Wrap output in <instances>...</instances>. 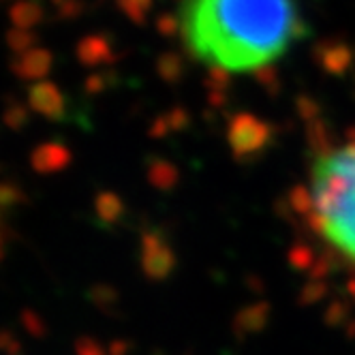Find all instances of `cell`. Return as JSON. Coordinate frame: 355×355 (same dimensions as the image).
Returning <instances> with one entry per match:
<instances>
[{
	"label": "cell",
	"instance_id": "obj_1",
	"mask_svg": "<svg viewBox=\"0 0 355 355\" xmlns=\"http://www.w3.org/2000/svg\"><path fill=\"white\" fill-rule=\"evenodd\" d=\"M178 19L197 60L232 73L278 60L304 35L295 0H182Z\"/></svg>",
	"mask_w": 355,
	"mask_h": 355
},
{
	"label": "cell",
	"instance_id": "obj_2",
	"mask_svg": "<svg viewBox=\"0 0 355 355\" xmlns=\"http://www.w3.org/2000/svg\"><path fill=\"white\" fill-rule=\"evenodd\" d=\"M306 216L315 238L338 261L355 268V135L315 157Z\"/></svg>",
	"mask_w": 355,
	"mask_h": 355
},
{
	"label": "cell",
	"instance_id": "obj_3",
	"mask_svg": "<svg viewBox=\"0 0 355 355\" xmlns=\"http://www.w3.org/2000/svg\"><path fill=\"white\" fill-rule=\"evenodd\" d=\"M31 98H33V105L37 110H41L43 114L49 116H58L62 112V98L60 92L52 86V84H39L31 90Z\"/></svg>",
	"mask_w": 355,
	"mask_h": 355
}]
</instances>
